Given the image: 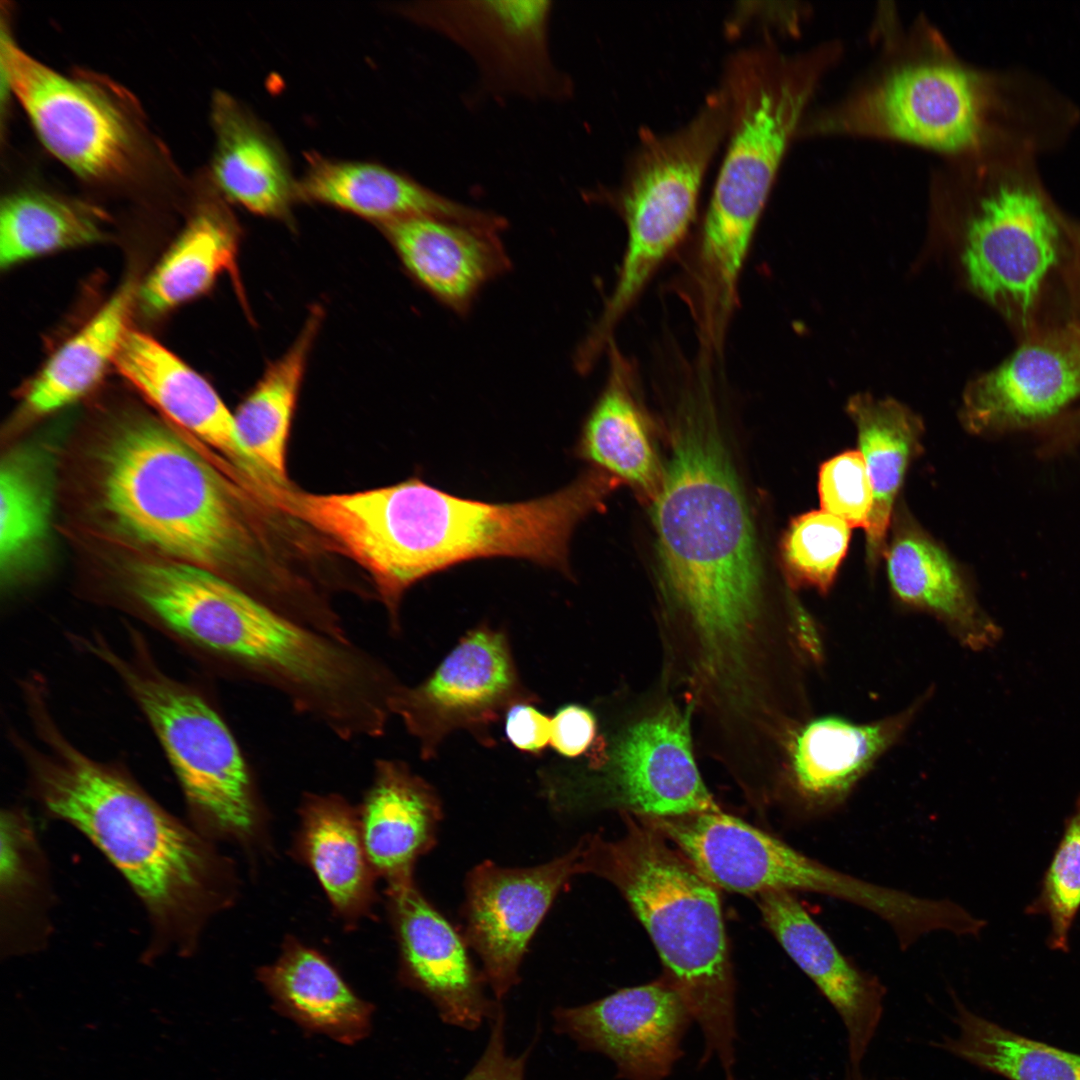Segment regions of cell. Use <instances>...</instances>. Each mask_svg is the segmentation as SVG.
<instances>
[{"label":"cell","instance_id":"1","mask_svg":"<svg viewBox=\"0 0 1080 1080\" xmlns=\"http://www.w3.org/2000/svg\"><path fill=\"white\" fill-rule=\"evenodd\" d=\"M716 377L687 375L655 495L664 677L712 716L764 708L781 687L783 640L766 614L749 510L718 427Z\"/></svg>","mask_w":1080,"mask_h":1080},{"label":"cell","instance_id":"2","mask_svg":"<svg viewBox=\"0 0 1080 1080\" xmlns=\"http://www.w3.org/2000/svg\"><path fill=\"white\" fill-rule=\"evenodd\" d=\"M610 492L607 478L595 470L549 495L512 503L462 498L412 477L328 495L318 525L337 551L367 572L390 626L399 628L405 592L461 563L509 557L569 574L573 531Z\"/></svg>","mask_w":1080,"mask_h":1080},{"label":"cell","instance_id":"3","mask_svg":"<svg viewBox=\"0 0 1080 1080\" xmlns=\"http://www.w3.org/2000/svg\"><path fill=\"white\" fill-rule=\"evenodd\" d=\"M35 720L44 743L29 752L37 800L123 875L148 914L157 946L193 952L208 922L239 894L232 861L128 776L74 747L47 715Z\"/></svg>","mask_w":1080,"mask_h":1080},{"label":"cell","instance_id":"4","mask_svg":"<svg viewBox=\"0 0 1080 1080\" xmlns=\"http://www.w3.org/2000/svg\"><path fill=\"white\" fill-rule=\"evenodd\" d=\"M102 504L120 530L166 559L211 570L277 609L298 587L278 569L256 496L162 422L120 425L101 454Z\"/></svg>","mask_w":1080,"mask_h":1080},{"label":"cell","instance_id":"5","mask_svg":"<svg viewBox=\"0 0 1080 1080\" xmlns=\"http://www.w3.org/2000/svg\"><path fill=\"white\" fill-rule=\"evenodd\" d=\"M810 57L769 44L738 49L720 88L728 107L727 146L683 287L701 309L728 313L789 140L816 78Z\"/></svg>","mask_w":1080,"mask_h":1080},{"label":"cell","instance_id":"6","mask_svg":"<svg viewBox=\"0 0 1080 1080\" xmlns=\"http://www.w3.org/2000/svg\"><path fill=\"white\" fill-rule=\"evenodd\" d=\"M649 823L630 822L616 840L578 845V872L611 882L651 937L674 987L704 1038L700 1065L716 1058L735 1080V992L716 887Z\"/></svg>","mask_w":1080,"mask_h":1080},{"label":"cell","instance_id":"7","mask_svg":"<svg viewBox=\"0 0 1080 1080\" xmlns=\"http://www.w3.org/2000/svg\"><path fill=\"white\" fill-rule=\"evenodd\" d=\"M84 647L109 665L149 721L181 786L192 826L259 860L273 851L268 811L228 726L201 696L127 659L99 638Z\"/></svg>","mask_w":1080,"mask_h":1080},{"label":"cell","instance_id":"8","mask_svg":"<svg viewBox=\"0 0 1080 1080\" xmlns=\"http://www.w3.org/2000/svg\"><path fill=\"white\" fill-rule=\"evenodd\" d=\"M727 123L726 97L718 88L681 127L641 138L619 198L627 231L625 251L612 292L590 332L595 342L613 338L618 323L685 238Z\"/></svg>","mask_w":1080,"mask_h":1080},{"label":"cell","instance_id":"9","mask_svg":"<svg viewBox=\"0 0 1080 1080\" xmlns=\"http://www.w3.org/2000/svg\"><path fill=\"white\" fill-rule=\"evenodd\" d=\"M1 75L46 149L78 177L135 184L151 168L156 143L136 99L105 76L62 74L2 30Z\"/></svg>","mask_w":1080,"mask_h":1080},{"label":"cell","instance_id":"10","mask_svg":"<svg viewBox=\"0 0 1080 1080\" xmlns=\"http://www.w3.org/2000/svg\"><path fill=\"white\" fill-rule=\"evenodd\" d=\"M692 720L670 700L651 707L596 738L585 760L542 769L544 798L567 815L612 805L647 818L720 810L696 764Z\"/></svg>","mask_w":1080,"mask_h":1080},{"label":"cell","instance_id":"11","mask_svg":"<svg viewBox=\"0 0 1080 1080\" xmlns=\"http://www.w3.org/2000/svg\"><path fill=\"white\" fill-rule=\"evenodd\" d=\"M1064 231L1034 191L1002 186L968 225L963 264L971 287L1024 337L1040 329L1041 304L1064 260L1075 256Z\"/></svg>","mask_w":1080,"mask_h":1080},{"label":"cell","instance_id":"12","mask_svg":"<svg viewBox=\"0 0 1080 1080\" xmlns=\"http://www.w3.org/2000/svg\"><path fill=\"white\" fill-rule=\"evenodd\" d=\"M537 700L520 679L506 634L482 625L468 631L423 682L402 683L390 709L429 760L455 730L493 744L492 724L514 705Z\"/></svg>","mask_w":1080,"mask_h":1080},{"label":"cell","instance_id":"13","mask_svg":"<svg viewBox=\"0 0 1080 1080\" xmlns=\"http://www.w3.org/2000/svg\"><path fill=\"white\" fill-rule=\"evenodd\" d=\"M647 822L716 888L752 895L814 892L854 905L868 895L864 880L834 870L721 810Z\"/></svg>","mask_w":1080,"mask_h":1080},{"label":"cell","instance_id":"14","mask_svg":"<svg viewBox=\"0 0 1080 1080\" xmlns=\"http://www.w3.org/2000/svg\"><path fill=\"white\" fill-rule=\"evenodd\" d=\"M401 11L463 47L490 91L552 100L572 92L549 52L551 1L421 2Z\"/></svg>","mask_w":1080,"mask_h":1080},{"label":"cell","instance_id":"15","mask_svg":"<svg viewBox=\"0 0 1080 1080\" xmlns=\"http://www.w3.org/2000/svg\"><path fill=\"white\" fill-rule=\"evenodd\" d=\"M985 101L977 78L946 63L903 67L856 97L828 128L894 138L943 152L979 143Z\"/></svg>","mask_w":1080,"mask_h":1080},{"label":"cell","instance_id":"16","mask_svg":"<svg viewBox=\"0 0 1080 1080\" xmlns=\"http://www.w3.org/2000/svg\"><path fill=\"white\" fill-rule=\"evenodd\" d=\"M1080 400V321L1040 328L999 366L972 381L961 409L966 429L983 437L1036 435Z\"/></svg>","mask_w":1080,"mask_h":1080},{"label":"cell","instance_id":"17","mask_svg":"<svg viewBox=\"0 0 1080 1080\" xmlns=\"http://www.w3.org/2000/svg\"><path fill=\"white\" fill-rule=\"evenodd\" d=\"M578 857L576 845L540 865L509 868L486 860L467 874L463 936L496 1000L519 984L528 945L558 894L579 874Z\"/></svg>","mask_w":1080,"mask_h":1080},{"label":"cell","instance_id":"18","mask_svg":"<svg viewBox=\"0 0 1080 1080\" xmlns=\"http://www.w3.org/2000/svg\"><path fill=\"white\" fill-rule=\"evenodd\" d=\"M385 900L399 981L425 996L447 1025L474 1031L490 1023L502 1002L487 995L463 934L428 901L414 876L387 883Z\"/></svg>","mask_w":1080,"mask_h":1080},{"label":"cell","instance_id":"19","mask_svg":"<svg viewBox=\"0 0 1080 1080\" xmlns=\"http://www.w3.org/2000/svg\"><path fill=\"white\" fill-rule=\"evenodd\" d=\"M552 1015L555 1032L608 1057L624 1080H664L683 1055L693 1021L665 978L584 1005L558 1006Z\"/></svg>","mask_w":1080,"mask_h":1080},{"label":"cell","instance_id":"20","mask_svg":"<svg viewBox=\"0 0 1080 1080\" xmlns=\"http://www.w3.org/2000/svg\"><path fill=\"white\" fill-rule=\"evenodd\" d=\"M114 365L166 416L217 451L256 496L284 487L247 451L234 415L209 382L154 338L129 329Z\"/></svg>","mask_w":1080,"mask_h":1080},{"label":"cell","instance_id":"21","mask_svg":"<svg viewBox=\"0 0 1080 1080\" xmlns=\"http://www.w3.org/2000/svg\"><path fill=\"white\" fill-rule=\"evenodd\" d=\"M757 903L777 941L838 1013L847 1033L848 1067L860 1069L882 1018L885 987L837 948L792 892H766Z\"/></svg>","mask_w":1080,"mask_h":1080},{"label":"cell","instance_id":"22","mask_svg":"<svg viewBox=\"0 0 1080 1080\" xmlns=\"http://www.w3.org/2000/svg\"><path fill=\"white\" fill-rule=\"evenodd\" d=\"M403 266L442 305L466 314L480 290L510 269L501 230L437 217L381 225Z\"/></svg>","mask_w":1080,"mask_h":1080},{"label":"cell","instance_id":"23","mask_svg":"<svg viewBox=\"0 0 1080 1080\" xmlns=\"http://www.w3.org/2000/svg\"><path fill=\"white\" fill-rule=\"evenodd\" d=\"M922 699L869 723L825 716L802 722L787 745L784 770L800 798L814 810L839 805L914 720Z\"/></svg>","mask_w":1080,"mask_h":1080},{"label":"cell","instance_id":"24","mask_svg":"<svg viewBox=\"0 0 1080 1080\" xmlns=\"http://www.w3.org/2000/svg\"><path fill=\"white\" fill-rule=\"evenodd\" d=\"M297 180L298 199L342 209L383 225L412 217H437L504 230L494 213L449 199L385 165L306 155Z\"/></svg>","mask_w":1080,"mask_h":1080},{"label":"cell","instance_id":"25","mask_svg":"<svg viewBox=\"0 0 1080 1080\" xmlns=\"http://www.w3.org/2000/svg\"><path fill=\"white\" fill-rule=\"evenodd\" d=\"M297 812L292 855L314 874L344 926L357 927L379 898L358 808L336 793H305Z\"/></svg>","mask_w":1080,"mask_h":1080},{"label":"cell","instance_id":"26","mask_svg":"<svg viewBox=\"0 0 1080 1080\" xmlns=\"http://www.w3.org/2000/svg\"><path fill=\"white\" fill-rule=\"evenodd\" d=\"M890 587L903 604L942 622L966 648L982 651L1002 638L948 553L912 520L901 517L885 551Z\"/></svg>","mask_w":1080,"mask_h":1080},{"label":"cell","instance_id":"27","mask_svg":"<svg viewBox=\"0 0 1080 1080\" xmlns=\"http://www.w3.org/2000/svg\"><path fill=\"white\" fill-rule=\"evenodd\" d=\"M215 146L211 181L221 194L265 217L287 219L297 180L279 141L245 105L224 91L211 103Z\"/></svg>","mask_w":1080,"mask_h":1080},{"label":"cell","instance_id":"28","mask_svg":"<svg viewBox=\"0 0 1080 1080\" xmlns=\"http://www.w3.org/2000/svg\"><path fill=\"white\" fill-rule=\"evenodd\" d=\"M272 1007L305 1032L355 1045L372 1029L375 1006L361 998L328 957L287 936L276 959L256 970Z\"/></svg>","mask_w":1080,"mask_h":1080},{"label":"cell","instance_id":"29","mask_svg":"<svg viewBox=\"0 0 1080 1080\" xmlns=\"http://www.w3.org/2000/svg\"><path fill=\"white\" fill-rule=\"evenodd\" d=\"M357 808L365 848L378 877L386 884L413 877L418 859L437 841L443 814L434 788L404 762L378 759Z\"/></svg>","mask_w":1080,"mask_h":1080},{"label":"cell","instance_id":"30","mask_svg":"<svg viewBox=\"0 0 1080 1080\" xmlns=\"http://www.w3.org/2000/svg\"><path fill=\"white\" fill-rule=\"evenodd\" d=\"M607 350L606 383L584 422L576 455L654 496L662 474L637 401V373L614 339Z\"/></svg>","mask_w":1080,"mask_h":1080},{"label":"cell","instance_id":"31","mask_svg":"<svg viewBox=\"0 0 1080 1080\" xmlns=\"http://www.w3.org/2000/svg\"><path fill=\"white\" fill-rule=\"evenodd\" d=\"M847 411L873 485L874 502L865 532L866 557L874 568L887 548V532L905 473L921 449L923 424L903 404L869 394L852 397Z\"/></svg>","mask_w":1080,"mask_h":1080},{"label":"cell","instance_id":"32","mask_svg":"<svg viewBox=\"0 0 1080 1080\" xmlns=\"http://www.w3.org/2000/svg\"><path fill=\"white\" fill-rule=\"evenodd\" d=\"M239 229L224 203L210 193L139 291L143 310L156 315L205 293L235 263Z\"/></svg>","mask_w":1080,"mask_h":1080},{"label":"cell","instance_id":"33","mask_svg":"<svg viewBox=\"0 0 1080 1080\" xmlns=\"http://www.w3.org/2000/svg\"><path fill=\"white\" fill-rule=\"evenodd\" d=\"M135 286L124 283L97 313L49 359L29 385L23 408L40 417L74 403L102 379L126 335Z\"/></svg>","mask_w":1080,"mask_h":1080},{"label":"cell","instance_id":"34","mask_svg":"<svg viewBox=\"0 0 1080 1080\" xmlns=\"http://www.w3.org/2000/svg\"><path fill=\"white\" fill-rule=\"evenodd\" d=\"M321 320L314 309L294 344L273 362L234 414L240 439L256 462L281 484L286 449L307 359Z\"/></svg>","mask_w":1080,"mask_h":1080},{"label":"cell","instance_id":"35","mask_svg":"<svg viewBox=\"0 0 1080 1080\" xmlns=\"http://www.w3.org/2000/svg\"><path fill=\"white\" fill-rule=\"evenodd\" d=\"M0 890L6 951L38 949L49 931L51 889L33 826L29 817L16 809L1 814Z\"/></svg>","mask_w":1080,"mask_h":1080},{"label":"cell","instance_id":"36","mask_svg":"<svg viewBox=\"0 0 1080 1080\" xmlns=\"http://www.w3.org/2000/svg\"><path fill=\"white\" fill-rule=\"evenodd\" d=\"M105 211L89 202L39 190L3 198L0 213V264L11 267L55 251L104 239Z\"/></svg>","mask_w":1080,"mask_h":1080},{"label":"cell","instance_id":"37","mask_svg":"<svg viewBox=\"0 0 1080 1080\" xmlns=\"http://www.w3.org/2000/svg\"><path fill=\"white\" fill-rule=\"evenodd\" d=\"M954 1036L933 1043L1009 1080H1080V1055L1018 1035L970 1011L953 995Z\"/></svg>","mask_w":1080,"mask_h":1080},{"label":"cell","instance_id":"38","mask_svg":"<svg viewBox=\"0 0 1080 1080\" xmlns=\"http://www.w3.org/2000/svg\"><path fill=\"white\" fill-rule=\"evenodd\" d=\"M0 560L10 569L47 530L50 494L39 461L27 453L7 457L0 475Z\"/></svg>","mask_w":1080,"mask_h":1080},{"label":"cell","instance_id":"39","mask_svg":"<svg viewBox=\"0 0 1080 1080\" xmlns=\"http://www.w3.org/2000/svg\"><path fill=\"white\" fill-rule=\"evenodd\" d=\"M850 530L846 522L824 510L793 519L781 544L791 582L828 592L846 555Z\"/></svg>","mask_w":1080,"mask_h":1080},{"label":"cell","instance_id":"40","mask_svg":"<svg viewBox=\"0 0 1080 1080\" xmlns=\"http://www.w3.org/2000/svg\"><path fill=\"white\" fill-rule=\"evenodd\" d=\"M1080 909V795L1067 817L1061 839L1042 878L1037 897L1026 908L1031 915H1045L1051 930L1050 949L1068 952L1069 934Z\"/></svg>","mask_w":1080,"mask_h":1080},{"label":"cell","instance_id":"41","mask_svg":"<svg viewBox=\"0 0 1080 1080\" xmlns=\"http://www.w3.org/2000/svg\"><path fill=\"white\" fill-rule=\"evenodd\" d=\"M822 510L851 528L868 525L874 502L873 485L859 451H846L826 461L819 471Z\"/></svg>","mask_w":1080,"mask_h":1080},{"label":"cell","instance_id":"42","mask_svg":"<svg viewBox=\"0 0 1080 1080\" xmlns=\"http://www.w3.org/2000/svg\"><path fill=\"white\" fill-rule=\"evenodd\" d=\"M490 1024L486 1047L462 1080H524L532 1045L522 1054L512 1055L506 1046V1015L502 1006Z\"/></svg>","mask_w":1080,"mask_h":1080},{"label":"cell","instance_id":"43","mask_svg":"<svg viewBox=\"0 0 1080 1080\" xmlns=\"http://www.w3.org/2000/svg\"><path fill=\"white\" fill-rule=\"evenodd\" d=\"M551 719L550 745L562 756L580 757L594 744L597 721L589 709L577 704L565 705Z\"/></svg>","mask_w":1080,"mask_h":1080},{"label":"cell","instance_id":"44","mask_svg":"<svg viewBox=\"0 0 1080 1080\" xmlns=\"http://www.w3.org/2000/svg\"><path fill=\"white\" fill-rule=\"evenodd\" d=\"M551 722L531 703H518L505 715L506 736L520 751L537 754L550 744Z\"/></svg>","mask_w":1080,"mask_h":1080},{"label":"cell","instance_id":"45","mask_svg":"<svg viewBox=\"0 0 1080 1080\" xmlns=\"http://www.w3.org/2000/svg\"><path fill=\"white\" fill-rule=\"evenodd\" d=\"M1046 443L1057 455L1069 453L1080 445V407L1074 408L1048 428Z\"/></svg>","mask_w":1080,"mask_h":1080},{"label":"cell","instance_id":"46","mask_svg":"<svg viewBox=\"0 0 1080 1080\" xmlns=\"http://www.w3.org/2000/svg\"><path fill=\"white\" fill-rule=\"evenodd\" d=\"M1075 277L1080 284V233L1075 238Z\"/></svg>","mask_w":1080,"mask_h":1080},{"label":"cell","instance_id":"47","mask_svg":"<svg viewBox=\"0 0 1080 1080\" xmlns=\"http://www.w3.org/2000/svg\"><path fill=\"white\" fill-rule=\"evenodd\" d=\"M845 1080H868V1079L866 1077H864L861 1074V1072H848L846 1074Z\"/></svg>","mask_w":1080,"mask_h":1080}]
</instances>
